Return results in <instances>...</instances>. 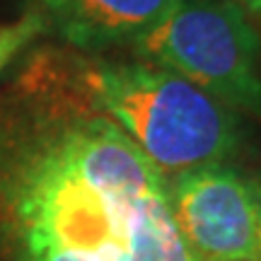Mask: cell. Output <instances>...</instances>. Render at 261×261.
I'll use <instances>...</instances> for the list:
<instances>
[{
  "label": "cell",
  "mask_w": 261,
  "mask_h": 261,
  "mask_svg": "<svg viewBox=\"0 0 261 261\" xmlns=\"http://www.w3.org/2000/svg\"><path fill=\"white\" fill-rule=\"evenodd\" d=\"M237 3L247 10V15H254L261 19V0H237Z\"/></svg>",
  "instance_id": "cell-8"
},
{
  "label": "cell",
  "mask_w": 261,
  "mask_h": 261,
  "mask_svg": "<svg viewBox=\"0 0 261 261\" xmlns=\"http://www.w3.org/2000/svg\"><path fill=\"white\" fill-rule=\"evenodd\" d=\"M12 261H196L167 201V177L107 116L37 133L0 174Z\"/></svg>",
  "instance_id": "cell-1"
},
{
  "label": "cell",
  "mask_w": 261,
  "mask_h": 261,
  "mask_svg": "<svg viewBox=\"0 0 261 261\" xmlns=\"http://www.w3.org/2000/svg\"><path fill=\"white\" fill-rule=\"evenodd\" d=\"M44 29H46V22L37 10L27 12L24 17H19L12 24H3L0 27V70L17 56L29 41H34Z\"/></svg>",
  "instance_id": "cell-6"
},
{
  "label": "cell",
  "mask_w": 261,
  "mask_h": 261,
  "mask_svg": "<svg viewBox=\"0 0 261 261\" xmlns=\"http://www.w3.org/2000/svg\"><path fill=\"white\" fill-rule=\"evenodd\" d=\"M133 48L234 112L261 116V37L237 0H181Z\"/></svg>",
  "instance_id": "cell-3"
},
{
  "label": "cell",
  "mask_w": 261,
  "mask_h": 261,
  "mask_svg": "<svg viewBox=\"0 0 261 261\" xmlns=\"http://www.w3.org/2000/svg\"><path fill=\"white\" fill-rule=\"evenodd\" d=\"M92 107L165 174L227 162L242 148L240 112L152 63H99L83 77Z\"/></svg>",
  "instance_id": "cell-2"
},
{
  "label": "cell",
  "mask_w": 261,
  "mask_h": 261,
  "mask_svg": "<svg viewBox=\"0 0 261 261\" xmlns=\"http://www.w3.org/2000/svg\"><path fill=\"white\" fill-rule=\"evenodd\" d=\"M256 187V201H259V223H256V261H261V177L254 179Z\"/></svg>",
  "instance_id": "cell-7"
},
{
  "label": "cell",
  "mask_w": 261,
  "mask_h": 261,
  "mask_svg": "<svg viewBox=\"0 0 261 261\" xmlns=\"http://www.w3.org/2000/svg\"><path fill=\"white\" fill-rule=\"evenodd\" d=\"M39 15L73 46L99 48L136 41L181 0H37Z\"/></svg>",
  "instance_id": "cell-5"
},
{
  "label": "cell",
  "mask_w": 261,
  "mask_h": 261,
  "mask_svg": "<svg viewBox=\"0 0 261 261\" xmlns=\"http://www.w3.org/2000/svg\"><path fill=\"white\" fill-rule=\"evenodd\" d=\"M167 201L196 261H256L254 179L227 162L203 165L167 179Z\"/></svg>",
  "instance_id": "cell-4"
}]
</instances>
